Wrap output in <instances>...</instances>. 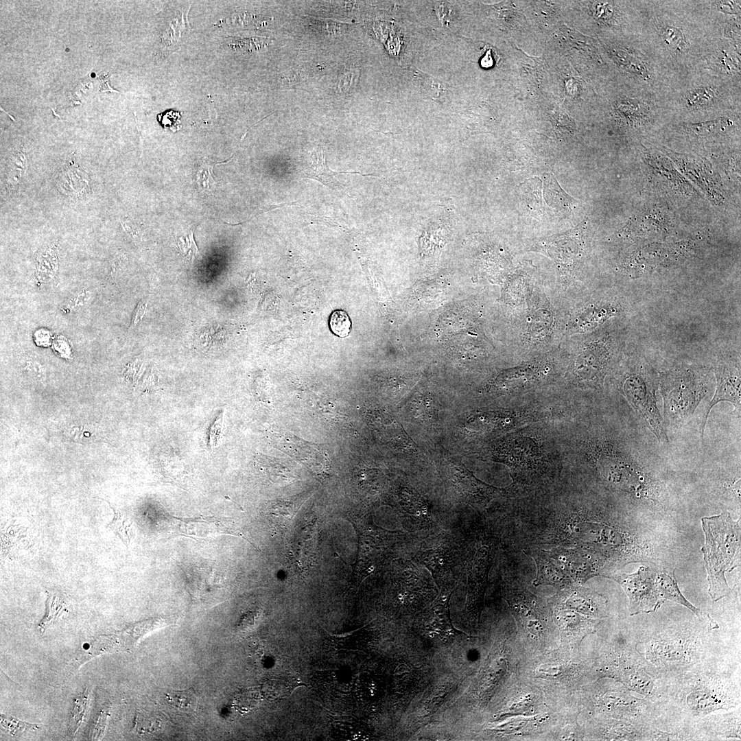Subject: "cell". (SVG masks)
Returning a JSON list of instances; mask_svg holds the SVG:
<instances>
[{
	"label": "cell",
	"instance_id": "19",
	"mask_svg": "<svg viewBox=\"0 0 741 741\" xmlns=\"http://www.w3.org/2000/svg\"><path fill=\"white\" fill-rule=\"evenodd\" d=\"M310 162L304 168L305 177L316 180L328 187L340 192V183L336 179V176L344 172L332 171L326 163L325 150L319 147L311 152Z\"/></svg>",
	"mask_w": 741,
	"mask_h": 741
},
{
	"label": "cell",
	"instance_id": "26",
	"mask_svg": "<svg viewBox=\"0 0 741 741\" xmlns=\"http://www.w3.org/2000/svg\"><path fill=\"white\" fill-rule=\"evenodd\" d=\"M303 401L310 411L328 422L336 424L344 422V417L346 416L342 413L333 400L310 398L303 400Z\"/></svg>",
	"mask_w": 741,
	"mask_h": 741
},
{
	"label": "cell",
	"instance_id": "11",
	"mask_svg": "<svg viewBox=\"0 0 741 741\" xmlns=\"http://www.w3.org/2000/svg\"><path fill=\"white\" fill-rule=\"evenodd\" d=\"M493 556L491 546L481 545L475 552L468 569L464 615L473 623L480 621Z\"/></svg>",
	"mask_w": 741,
	"mask_h": 741
},
{
	"label": "cell",
	"instance_id": "6",
	"mask_svg": "<svg viewBox=\"0 0 741 741\" xmlns=\"http://www.w3.org/2000/svg\"><path fill=\"white\" fill-rule=\"evenodd\" d=\"M607 52L624 87L664 99L672 81L636 35L622 36L619 41L607 45Z\"/></svg>",
	"mask_w": 741,
	"mask_h": 741
},
{
	"label": "cell",
	"instance_id": "38",
	"mask_svg": "<svg viewBox=\"0 0 741 741\" xmlns=\"http://www.w3.org/2000/svg\"><path fill=\"white\" fill-rule=\"evenodd\" d=\"M87 705L88 696L86 694L75 701L69 725L71 732H75L83 722L87 709Z\"/></svg>",
	"mask_w": 741,
	"mask_h": 741
},
{
	"label": "cell",
	"instance_id": "12",
	"mask_svg": "<svg viewBox=\"0 0 741 741\" xmlns=\"http://www.w3.org/2000/svg\"><path fill=\"white\" fill-rule=\"evenodd\" d=\"M454 589H441L434 601L421 613L419 622L431 639L446 643L461 634L452 624L449 601Z\"/></svg>",
	"mask_w": 741,
	"mask_h": 741
},
{
	"label": "cell",
	"instance_id": "23",
	"mask_svg": "<svg viewBox=\"0 0 741 741\" xmlns=\"http://www.w3.org/2000/svg\"><path fill=\"white\" fill-rule=\"evenodd\" d=\"M656 581L660 597L663 602L670 600L679 603L700 617L701 611L691 604L681 593L674 573L657 574Z\"/></svg>",
	"mask_w": 741,
	"mask_h": 741
},
{
	"label": "cell",
	"instance_id": "5",
	"mask_svg": "<svg viewBox=\"0 0 741 741\" xmlns=\"http://www.w3.org/2000/svg\"><path fill=\"white\" fill-rule=\"evenodd\" d=\"M705 534L702 548L707 573L708 592L714 602L731 591L725 578L727 572L738 565L740 553V519L733 521L728 512L701 519Z\"/></svg>",
	"mask_w": 741,
	"mask_h": 741
},
{
	"label": "cell",
	"instance_id": "22",
	"mask_svg": "<svg viewBox=\"0 0 741 741\" xmlns=\"http://www.w3.org/2000/svg\"><path fill=\"white\" fill-rule=\"evenodd\" d=\"M617 309L610 305L589 307L576 316L573 327L578 332H585L602 324L616 314Z\"/></svg>",
	"mask_w": 741,
	"mask_h": 741
},
{
	"label": "cell",
	"instance_id": "13",
	"mask_svg": "<svg viewBox=\"0 0 741 741\" xmlns=\"http://www.w3.org/2000/svg\"><path fill=\"white\" fill-rule=\"evenodd\" d=\"M740 113L696 121H680L672 128L677 134L694 141L727 138L740 132Z\"/></svg>",
	"mask_w": 741,
	"mask_h": 741
},
{
	"label": "cell",
	"instance_id": "32",
	"mask_svg": "<svg viewBox=\"0 0 741 741\" xmlns=\"http://www.w3.org/2000/svg\"><path fill=\"white\" fill-rule=\"evenodd\" d=\"M297 683L296 680L291 675L283 674L268 681L266 687V693L272 698H284L290 694Z\"/></svg>",
	"mask_w": 741,
	"mask_h": 741
},
{
	"label": "cell",
	"instance_id": "41",
	"mask_svg": "<svg viewBox=\"0 0 741 741\" xmlns=\"http://www.w3.org/2000/svg\"><path fill=\"white\" fill-rule=\"evenodd\" d=\"M148 301L146 298L141 300L134 309L130 325L129 327L130 330L135 329L143 320L144 316L146 314L148 309Z\"/></svg>",
	"mask_w": 741,
	"mask_h": 741
},
{
	"label": "cell",
	"instance_id": "3",
	"mask_svg": "<svg viewBox=\"0 0 741 741\" xmlns=\"http://www.w3.org/2000/svg\"><path fill=\"white\" fill-rule=\"evenodd\" d=\"M672 118H716L741 112V82L694 71L672 84L663 99Z\"/></svg>",
	"mask_w": 741,
	"mask_h": 741
},
{
	"label": "cell",
	"instance_id": "20",
	"mask_svg": "<svg viewBox=\"0 0 741 741\" xmlns=\"http://www.w3.org/2000/svg\"><path fill=\"white\" fill-rule=\"evenodd\" d=\"M35 277L42 284H51L57 278L60 259L58 251L54 245L43 246L36 253Z\"/></svg>",
	"mask_w": 741,
	"mask_h": 741
},
{
	"label": "cell",
	"instance_id": "42",
	"mask_svg": "<svg viewBox=\"0 0 741 741\" xmlns=\"http://www.w3.org/2000/svg\"><path fill=\"white\" fill-rule=\"evenodd\" d=\"M125 265V259L123 256L116 255L114 257L110 263V269L108 272L109 277L111 279H116L124 270Z\"/></svg>",
	"mask_w": 741,
	"mask_h": 741
},
{
	"label": "cell",
	"instance_id": "1",
	"mask_svg": "<svg viewBox=\"0 0 741 741\" xmlns=\"http://www.w3.org/2000/svg\"><path fill=\"white\" fill-rule=\"evenodd\" d=\"M637 37L672 84L694 72L714 38L696 1H639Z\"/></svg>",
	"mask_w": 741,
	"mask_h": 741
},
{
	"label": "cell",
	"instance_id": "8",
	"mask_svg": "<svg viewBox=\"0 0 741 741\" xmlns=\"http://www.w3.org/2000/svg\"><path fill=\"white\" fill-rule=\"evenodd\" d=\"M621 383L624 397L641 422L659 443H668L665 423L657 405L659 379L655 370L647 363L633 360Z\"/></svg>",
	"mask_w": 741,
	"mask_h": 741
},
{
	"label": "cell",
	"instance_id": "2",
	"mask_svg": "<svg viewBox=\"0 0 741 741\" xmlns=\"http://www.w3.org/2000/svg\"><path fill=\"white\" fill-rule=\"evenodd\" d=\"M671 677L674 679L668 685L659 684L658 706L668 705L688 723L740 704V690L731 676L705 663Z\"/></svg>",
	"mask_w": 741,
	"mask_h": 741
},
{
	"label": "cell",
	"instance_id": "14",
	"mask_svg": "<svg viewBox=\"0 0 741 741\" xmlns=\"http://www.w3.org/2000/svg\"><path fill=\"white\" fill-rule=\"evenodd\" d=\"M716 389L703 415L701 436L704 435L709 414L719 402L728 401L740 412L741 403L740 365L733 362H721L715 368Z\"/></svg>",
	"mask_w": 741,
	"mask_h": 741
},
{
	"label": "cell",
	"instance_id": "17",
	"mask_svg": "<svg viewBox=\"0 0 741 741\" xmlns=\"http://www.w3.org/2000/svg\"><path fill=\"white\" fill-rule=\"evenodd\" d=\"M274 438L286 452L311 467L314 471H322L324 467L328 466V458L318 445L287 433H275Z\"/></svg>",
	"mask_w": 741,
	"mask_h": 741
},
{
	"label": "cell",
	"instance_id": "18",
	"mask_svg": "<svg viewBox=\"0 0 741 741\" xmlns=\"http://www.w3.org/2000/svg\"><path fill=\"white\" fill-rule=\"evenodd\" d=\"M701 733L709 738H740V711L713 715L700 719Z\"/></svg>",
	"mask_w": 741,
	"mask_h": 741
},
{
	"label": "cell",
	"instance_id": "7",
	"mask_svg": "<svg viewBox=\"0 0 741 741\" xmlns=\"http://www.w3.org/2000/svg\"><path fill=\"white\" fill-rule=\"evenodd\" d=\"M659 384L663 402V421L677 427L692 416L709 388L707 373L689 366L663 373Z\"/></svg>",
	"mask_w": 741,
	"mask_h": 741
},
{
	"label": "cell",
	"instance_id": "31",
	"mask_svg": "<svg viewBox=\"0 0 741 741\" xmlns=\"http://www.w3.org/2000/svg\"><path fill=\"white\" fill-rule=\"evenodd\" d=\"M544 190L548 201H551V204H554L560 209H570L574 203L573 198L567 195L558 186L554 178L551 175H546L544 178Z\"/></svg>",
	"mask_w": 741,
	"mask_h": 741
},
{
	"label": "cell",
	"instance_id": "21",
	"mask_svg": "<svg viewBox=\"0 0 741 741\" xmlns=\"http://www.w3.org/2000/svg\"><path fill=\"white\" fill-rule=\"evenodd\" d=\"M414 558L432 572L438 586L442 581V578L450 569L451 561H454L453 554L447 547H440L435 550L420 552L415 556Z\"/></svg>",
	"mask_w": 741,
	"mask_h": 741
},
{
	"label": "cell",
	"instance_id": "15",
	"mask_svg": "<svg viewBox=\"0 0 741 741\" xmlns=\"http://www.w3.org/2000/svg\"><path fill=\"white\" fill-rule=\"evenodd\" d=\"M611 353L603 341L588 343L584 346L576 360V371L588 385L599 386L602 384Z\"/></svg>",
	"mask_w": 741,
	"mask_h": 741
},
{
	"label": "cell",
	"instance_id": "9",
	"mask_svg": "<svg viewBox=\"0 0 741 741\" xmlns=\"http://www.w3.org/2000/svg\"><path fill=\"white\" fill-rule=\"evenodd\" d=\"M607 577L618 582L625 590L631 615L655 612L664 602L657 588V574L649 567H641L632 574H613Z\"/></svg>",
	"mask_w": 741,
	"mask_h": 741
},
{
	"label": "cell",
	"instance_id": "4",
	"mask_svg": "<svg viewBox=\"0 0 741 741\" xmlns=\"http://www.w3.org/2000/svg\"><path fill=\"white\" fill-rule=\"evenodd\" d=\"M710 630L686 626L653 633L645 644L644 656L652 672L658 678L661 674L671 677L704 663Z\"/></svg>",
	"mask_w": 741,
	"mask_h": 741
},
{
	"label": "cell",
	"instance_id": "33",
	"mask_svg": "<svg viewBox=\"0 0 741 741\" xmlns=\"http://www.w3.org/2000/svg\"><path fill=\"white\" fill-rule=\"evenodd\" d=\"M697 3L702 9L708 12L741 16L740 1H697Z\"/></svg>",
	"mask_w": 741,
	"mask_h": 741
},
{
	"label": "cell",
	"instance_id": "44",
	"mask_svg": "<svg viewBox=\"0 0 741 741\" xmlns=\"http://www.w3.org/2000/svg\"><path fill=\"white\" fill-rule=\"evenodd\" d=\"M100 78L104 80L105 84L108 83V80H106V79H103V78L102 76ZM107 85H108V84H107ZM107 89H108V91L110 90V91H115L109 85L108 86ZM106 85H105V86H104V85L102 86V91H105L104 90H106Z\"/></svg>",
	"mask_w": 741,
	"mask_h": 741
},
{
	"label": "cell",
	"instance_id": "25",
	"mask_svg": "<svg viewBox=\"0 0 741 741\" xmlns=\"http://www.w3.org/2000/svg\"><path fill=\"white\" fill-rule=\"evenodd\" d=\"M400 508L405 517L418 524L424 526L431 521L427 505L412 493L405 492L400 496Z\"/></svg>",
	"mask_w": 741,
	"mask_h": 741
},
{
	"label": "cell",
	"instance_id": "27",
	"mask_svg": "<svg viewBox=\"0 0 741 741\" xmlns=\"http://www.w3.org/2000/svg\"><path fill=\"white\" fill-rule=\"evenodd\" d=\"M165 697L168 704L185 714L195 711L198 706V696L193 688L169 691L165 694Z\"/></svg>",
	"mask_w": 741,
	"mask_h": 741
},
{
	"label": "cell",
	"instance_id": "34",
	"mask_svg": "<svg viewBox=\"0 0 741 741\" xmlns=\"http://www.w3.org/2000/svg\"><path fill=\"white\" fill-rule=\"evenodd\" d=\"M222 163L224 162H211L206 158H202L195 174L196 183L201 190L211 191L215 187L217 183L213 177V167Z\"/></svg>",
	"mask_w": 741,
	"mask_h": 741
},
{
	"label": "cell",
	"instance_id": "10",
	"mask_svg": "<svg viewBox=\"0 0 741 741\" xmlns=\"http://www.w3.org/2000/svg\"><path fill=\"white\" fill-rule=\"evenodd\" d=\"M741 44L714 38L706 48L695 71L741 82Z\"/></svg>",
	"mask_w": 741,
	"mask_h": 741
},
{
	"label": "cell",
	"instance_id": "43",
	"mask_svg": "<svg viewBox=\"0 0 741 741\" xmlns=\"http://www.w3.org/2000/svg\"><path fill=\"white\" fill-rule=\"evenodd\" d=\"M180 115L179 113L170 110L169 112H166V113H165L164 115L162 114L161 123L165 127H176V128H178V126L180 123Z\"/></svg>",
	"mask_w": 741,
	"mask_h": 741
},
{
	"label": "cell",
	"instance_id": "29",
	"mask_svg": "<svg viewBox=\"0 0 741 741\" xmlns=\"http://www.w3.org/2000/svg\"><path fill=\"white\" fill-rule=\"evenodd\" d=\"M92 288H82L71 295L61 306V311L65 314H74L88 307L95 297Z\"/></svg>",
	"mask_w": 741,
	"mask_h": 741
},
{
	"label": "cell",
	"instance_id": "16",
	"mask_svg": "<svg viewBox=\"0 0 741 741\" xmlns=\"http://www.w3.org/2000/svg\"><path fill=\"white\" fill-rule=\"evenodd\" d=\"M172 532L189 537L204 538L219 534H233L248 540L238 527L229 519L215 517L197 519L172 518Z\"/></svg>",
	"mask_w": 741,
	"mask_h": 741
},
{
	"label": "cell",
	"instance_id": "35",
	"mask_svg": "<svg viewBox=\"0 0 741 741\" xmlns=\"http://www.w3.org/2000/svg\"><path fill=\"white\" fill-rule=\"evenodd\" d=\"M66 611L64 602L60 600L58 597L48 593L46 600V613L38 626L40 631H43L46 626L57 620Z\"/></svg>",
	"mask_w": 741,
	"mask_h": 741
},
{
	"label": "cell",
	"instance_id": "28",
	"mask_svg": "<svg viewBox=\"0 0 741 741\" xmlns=\"http://www.w3.org/2000/svg\"><path fill=\"white\" fill-rule=\"evenodd\" d=\"M114 515L111 521L107 525L127 547H129L132 539L134 536V528L130 519L120 510L111 506Z\"/></svg>",
	"mask_w": 741,
	"mask_h": 741
},
{
	"label": "cell",
	"instance_id": "24",
	"mask_svg": "<svg viewBox=\"0 0 741 741\" xmlns=\"http://www.w3.org/2000/svg\"><path fill=\"white\" fill-rule=\"evenodd\" d=\"M412 78L424 93L433 100L440 102L446 101L450 93L448 84L419 69L413 71Z\"/></svg>",
	"mask_w": 741,
	"mask_h": 741
},
{
	"label": "cell",
	"instance_id": "39",
	"mask_svg": "<svg viewBox=\"0 0 741 741\" xmlns=\"http://www.w3.org/2000/svg\"><path fill=\"white\" fill-rule=\"evenodd\" d=\"M14 163L16 165V167L12 166L8 167V182H10L12 184H16L19 183L20 178L23 174V173L25 169L26 159L25 153L23 151H19L14 153Z\"/></svg>",
	"mask_w": 741,
	"mask_h": 741
},
{
	"label": "cell",
	"instance_id": "30",
	"mask_svg": "<svg viewBox=\"0 0 741 741\" xmlns=\"http://www.w3.org/2000/svg\"><path fill=\"white\" fill-rule=\"evenodd\" d=\"M552 315L546 309H538L533 314L528 329V335L532 340H539L549 332L552 324Z\"/></svg>",
	"mask_w": 741,
	"mask_h": 741
},
{
	"label": "cell",
	"instance_id": "40",
	"mask_svg": "<svg viewBox=\"0 0 741 741\" xmlns=\"http://www.w3.org/2000/svg\"><path fill=\"white\" fill-rule=\"evenodd\" d=\"M178 242L180 250L184 254H186L187 251H189L196 256V255H199L198 249L193 239V230H190L187 233V235L179 237Z\"/></svg>",
	"mask_w": 741,
	"mask_h": 741
},
{
	"label": "cell",
	"instance_id": "37",
	"mask_svg": "<svg viewBox=\"0 0 741 741\" xmlns=\"http://www.w3.org/2000/svg\"><path fill=\"white\" fill-rule=\"evenodd\" d=\"M1 725L12 736H21L25 732L34 731L38 729L36 725L21 721L10 716L1 715Z\"/></svg>",
	"mask_w": 741,
	"mask_h": 741
},
{
	"label": "cell",
	"instance_id": "36",
	"mask_svg": "<svg viewBox=\"0 0 741 741\" xmlns=\"http://www.w3.org/2000/svg\"><path fill=\"white\" fill-rule=\"evenodd\" d=\"M351 321L347 313L341 309L333 311L329 318L331 332L340 338L349 336L351 331Z\"/></svg>",
	"mask_w": 741,
	"mask_h": 741
}]
</instances>
